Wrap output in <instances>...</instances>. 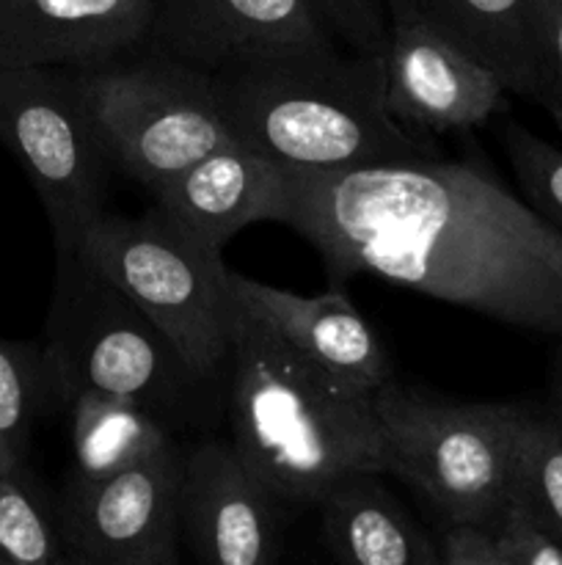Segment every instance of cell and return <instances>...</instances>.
<instances>
[{"mask_svg": "<svg viewBox=\"0 0 562 565\" xmlns=\"http://www.w3.org/2000/svg\"><path fill=\"white\" fill-rule=\"evenodd\" d=\"M275 224L323 259L499 323L562 337V232L479 160H400L345 171L279 166Z\"/></svg>", "mask_w": 562, "mask_h": 565, "instance_id": "cell-1", "label": "cell"}, {"mask_svg": "<svg viewBox=\"0 0 562 565\" xmlns=\"http://www.w3.org/2000/svg\"><path fill=\"white\" fill-rule=\"evenodd\" d=\"M226 406L231 445L287 508L317 505L336 480L386 472L372 395L342 384L281 340L235 296Z\"/></svg>", "mask_w": 562, "mask_h": 565, "instance_id": "cell-2", "label": "cell"}, {"mask_svg": "<svg viewBox=\"0 0 562 565\" xmlns=\"http://www.w3.org/2000/svg\"><path fill=\"white\" fill-rule=\"evenodd\" d=\"M209 77L231 141L279 166L345 171L441 158L433 141L402 130L386 110V55L339 42L290 44Z\"/></svg>", "mask_w": 562, "mask_h": 565, "instance_id": "cell-3", "label": "cell"}, {"mask_svg": "<svg viewBox=\"0 0 562 565\" xmlns=\"http://www.w3.org/2000/svg\"><path fill=\"white\" fill-rule=\"evenodd\" d=\"M53 403L77 390L132 397L171 428H207L224 386L202 379L169 337L77 254H55L42 342Z\"/></svg>", "mask_w": 562, "mask_h": 565, "instance_id": "cell-4", "label": "cell"}, {"mask_svg": "<svg viewBox=\"0 0 562 565\" xmlns=\"http://www.w3.org/2000/svg\"><path fill=\"white\" fill-rule=\"evenodd\" d=\"M389 475L419 491L444 522L496 530L516 480L521 403H463L397 379L372 392Z\"/></svg>", "mask_w": 562, "mask_h": 565, "instance_id": "cell-5", "label": "cell"}, {"mask_svg": "<svg viewBox=\"0 0 562 565\" xmlns=\"http://www.w3.org/2000/svg\"><path fill=\"white\" fill-rule=\"evenodd\" d=\"M77 257L125 292L202 379L224 386L231 298L218 252L152 204L138 218L105 210L83 235Z\"/></svg>", "mask_w": 562, "mask_h": 565, "instance_id": "cell-6", "label": "cell"}, {"mask_svg": "<svg viewBox=\"0 0 562 565\" xmlns=\"http://www.w3.org/2000/svg\"><path fill=\"white\" fill-rule=\"evenodd\" d=\"M0 143L20 160L53 230L55 254H77L105 213L116 166L77 66L0 70Z\"/></svg>", "mask_w": 562, "mask_h": 565, "instance_id": "cell-7", "label": "cell"}, {"mask_svg": "<svg viewBox=\"0 0 562 565\" xmlns=\"http://www.w3.org/2000/svg\"><path fill=\"white\" fill-rule=\"evenodd\" d=\"M77 70L116 171L149 193L231 141L209 72L147 44Z\"/></svg>", "mask_w": 562, "mask_h": 565, "instance_id": "cell-8", "label": "cell"}, {"mask_svg": "<svg viewBox=\"0 0 562 565\" xmlns=\"http://www.w3.org/2000/svg\"><path fill=\"white\" fill-rule=\"evenodd\" d=\"M185 450L165 447L158 456L108 478L69 475L58 511L66 561L86 565H176L182 527L180 494Z\"/></svg>", "mask_w": 562, "mask_h": 565, "instance_id": "cell-9", "label": "cell"}, {"mask_svg": "<svg viewBox=\"0 0 562 565\" xmlns=\"http://www.w3.org/2000/svg\"><path fill=\"white\" fill-rule=\"evenodd\" d=\"M284 502L253 475L231 439L185 452L180 527L204 565H273L284 555Z\"/></svg>", "mask_w": 562, "mask_h": 565, "instance_id": "cell-10", "label": "cell"}, {"mask_svg": "<svg viewBox=\"0 0 562 565\" xmlns=\"http://www.w3.org/2000/svg\"><path fill=\"white\" fill-rule=\"evenodd\" d=\"M507 94L494 70L430 28L389 25L386 110L411 136L474 130L507 108Z\"/></svg>", "mask_w": 562, "mask_h": 565, "instance_id": "cell-11", "label": "cell"}, {"mask_svg": "<svg viewBox=\"0 0 562 565\" xmlns=\"http://www.w3.org/2000/svg\"><path fill=\"white\" fill-rule=\"evenodd\" d=\"M336 42L312 0H158L147 47L218 72L268 50Z\"/></svg>", "mask_w": 562, "mask_h": 565, "instance_id": "cell-12", "label": "cell"}, {"mask_svg": "<svg viewBox=\"0 0 562 565\" xmlns=\"http://www.w3.org/2000/svg\"><path fill=\"white\" fill-rule=\"evenodd\" d=\"M158 0H0V70L94 66L141 50Z\"/></svg>", "mask_w": 562, "mask_h": 565, "instance_id": "cell-13", "label": "cell"}, {"mask_svg": "<svg viewBox=\"0 0 562 565\" xmlns=\"http://www.w3.org/2000/svg\"><path fill=\"white\" fill-rule=\"evenodd\" d=\"M231 296L262 318L281 340L323 367L342 384L372 395L395 379L389 356L372 326L353 307L345 287H331L317 296H298L264 281L248 279L226 268Z\"/></svg>", "mask_w": 562, "mask_h": 565, "instance_id": "cell-14", "label": "cell"}, {"mask_svg": "<svg viewBox=\"0 0 562 565\" xmlns=\"http://www.w3.org/2000/svg\"><path fill=\"white\" fill-rule=\"evenodd\" d=\"M275 196L279 163L229 141L154 188L152 204L193 241L220 254L242 226L273 221Z\"/></svg>", "mask_w": 562, "mask_h": 565, "instance_id": "cell-15", "label": "cell"}, {"mask_svg": "<svg viewBox=\"0 0 562 565\" xmlns=\"http://www.w3.org/2000/svg\"><path fill=\"white\" fill-rule=\"evenodd\" d=\"M391 22L444 36L501 77L507 92L538 103V0H383Z\"/></svg>", "mask_w": 562, "mask_h": 565, "instance_id": "cell-16", "label": "cell"}, {"mask_svg": "<svg viewBox=\"0 0 562 565\" xmlns=\"http://www.w3.org/2000/svg\"><path fill=\"white\" fill-rule=\"evenodd\" d=\"M386 472L336 480L320 508V539L347 565H441L439 544L383 483Z\"/></svg>", "mask_w": 562, "mask_h": 565, "instance_id": "cell-17", "label": "cell"}, {"mask_svg": "<svg viewBox=\"0 0 562 565\" xmlns=\"http://www.w3.org/2000/svg\"><path fill=\"white\" fill-rule=\"evenodd\" d=\"M64 408L72 419L75 467L69 475L75 478H108L176 445L174 428L132 397L77 390Z\"/></svg>", "mask_w": 562, "mask_h": 565, "instance_id": "cell-18", "label": "cell"}, {"mask_svg": "<svg viewBox=\"0 0 562 565\" xmlns=\"http://www.w3.org/2000/svg\"><path fill=\"white\" fill-rule=\"evenodd\" d=\"M512 497L562 544V425L538 403H521L518 412Z\"/></svg>", "mask_w": 562, "mask_h": 565, "instance_id": "cell-19", "label": "cell"}, {"mask_svg": "<svg viewBox=\"0 0 562 565\" xmlns=\"http://www.w3.org/2000/svg\"><path fill=\"white\" fill-rule=\"evenodd\" d=\"M0 557L6 565H64L58 511L33 486L25 467L0 472Z\"/></svg>", "mask_w": 562, "mask_h": 565, "instance_id": "cell-20", "label": "cell"}, {"mask_svg": "<svg viewBox=\"0 0 562 565\" xmlns=\"http://www.w3.org/2000/svg\"><path fill=\"white\" fill-rule=\"evenodd\" d=\"M53 403L42 348L0 337V456L9 467L25 461L33 423Z\"/></svg>", "mask_w": 562, "mask_h": 565, "instance_id": "cell-21", "label": "cell"}, {"mask_svg": "<svg viewBox=\"0 0 562 565\" xmlns=\"http://www.w3.org/2000/svg\"><path fill=\"white\" fill-rule=\"evenodd\" d=\"M501 143L529 207L562 232V149L516 121L505 127Z\"/></svg>", "mask_w": 562, "mask_h": 565, "instance_id": "cell-22", "label": "cell"}, {"mask_svg": "<svg viewBox=\"0 0 562 565\" xmlns=\"http://www.w3.org/2000/svg\"><path fill=\"white\" fill-rule=\"evenodd\" d=\"M501 565H562V544L521 500L510 497L494 530Z\"/></svg>", "mask_w": 562, "mask_h": 565, "instance_id": "cell-23", "label": "cell"}, {"mask_svg": "<svg viewBox=\"0 0 562 565\" xmlns=\"http://www.w3.org/2000/svg\"><path fill=\"white\" fill-rule=\"evenodd\" d=\"M336 42L353 53L386 55L389 14L383 0H312Z\"/></svg>", "mask_w": 562, "mask_h": 565, "instance_id": "cell-24", "label": "cell"}, {"mask_svg": "<svg viewBox=\"0 0 562 565\" xmlns=\"http://www.w3.org/2000/svg\"><path fill=\"white\" fill-rule=\"evenodd\" d=\"M538 105L562 127V0H538Z\"/></svg>", "mask_w": 562, "mask_h": 565, "instance_id": "cell-25", "label": "cell"}, {"mask_svg": "<svg viewBox=\"0 0 562 565\" xmlns=\"http://www.w3.org/2000/svg\"><path fill=\"white\" fill-rule=\"evenodd\" d=\"M441 565H501L494 530L466 522H444L439 539Z\"/></svg>", "mask_w": 562, "mask_h": 565, "instance_id": "cell-26", "label": "cell"}, {"mask_svg": "<svg viewBox=\"0 0 562 565\" xmlns=\"http://www.w3.org/2000/svg\"><path fill=\"white\" fill-rule=\"evenodd\" d=\"M551 412V417L562 425V342L554 353V367H551V386H549V401L543 403Z\"/></svg>", "mask_w": 562, "mask_h": 565, "instance_id": "cell-27", "label": "cell"}, {"mask_svg": "<svg viewBox=\"0 0 562 565\" xmlns=\"http://www.w3.org/2000/svg\"><path fill=\"white\" fill-rule=\"evenodd\" d=\"M9 469H14V467H9V463H6V458L0 456V472H9Z\"/></svg>", "mask_w": 562, "mask_h": 565, "instance_id": "cell-28", "label": "cell"}, {"mask_svg": "<svg viewBox=\"0 0 562 565\" xmlns=\"http://www.w3.org/2000/svg\"><path fill=\"white\" fill-rule=\"evenodd\" d=\"M556 270L562 274V248H560V254H556Z\"/></svg>", "mask_w": 562, "mask_h": 565, "instance_id": "cell-29", "label": "cell"}, {"mask_svg": "<svg viewBox=\"0 0 562 565\" xmlns=\"http://www.w3.org/2000/svg\"><path fill=\"white\" fill-rule=\"evenodd\" d=\"M0 565H6V563H3V557H0Z\"/></svg>", "mask_w": 562, "mask_h": 565, "instance_id": "cell-30", "label": "cell"}]
</instances>
